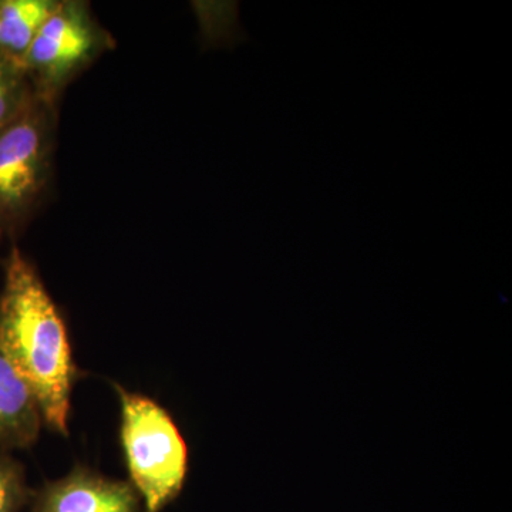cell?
Segmentation results:
<instances>
[{
    "instance_id": "11",
    "label": "cell",
    "mask_w": 512,
    "mask_h": 512,
    "mask_svg": "<svg viewBox=\"0 0 512 512\" xmlns=\"http://www.w3.org/2000/svg\"><path fill=\"white\" fill-rule=\"evenodd\" d=\"M3 235H5V234H3L2 229H0V242H2Z\"/></svg>"
},
{
    "instance_id": "6",
    "label": "cell",
    "mask_w": 512,
    "mask_h": 512,
    "mask_svg": "<svg viewBox=\"0 0 512 512\" xmlns=\"http://www.w3.org/2000/svg\"><path fill=\"white\" fill-rule=\"evenodd\" d=\"M42 426L35 397L0 346V448L32 447Z\"/></svg>"
},
{
    "instance_id": "9",
    "label": "cell",
    "mask_w": 512,
    "mask_h": 512,
    "mask_svg": "<svg viewBox=\"0 0 512 512\" xmlns=\"http://www.w3.org/2000/svg\"><path fill=\"white\" fill-rule=\"evenodd\" d=\"M35 99V89L23 67L0 56V130L18 119Z\"/></svg>"
},
{
    "instance_id": "7",
    "label": "cell",
    "mask_w": 512,
    "mask_h": 512,
    "mask_svg": "<svg viewBox=\"0 0 512 512\" xmlns=\"http://www.w3.org/2000/svg\"><path fill=\"white\" fill-rule=\"evenodd\" d=\"M60 0H0V56L22 66Z\"/></svg>"
},
{
    "instance_id": "10",
    "label": "cell",
    "mask_w": 512,
    "mask_h": 512,
    "mask_svg": "<svg viewBox=\"0 0 512 512\" xmlns=\"http://www.w3.org/2000/svg\"><path fill=\"white\" fill-rule=\"evenodd\" d=\"M30 497L25 468L10 451L0 448V512H23Z\"/></svg>"
},
{
    "instance_id": "4",
    "label": "cell",
    "mask_w": 512,
    "mask_h": 512,
    "mask_svg": "<svg viewBox=\"0 0 512 512\" xmlns=\"http://www.w3.org/2000/svg\"><path fill=\"white\" fill-rule=\"evenodd\" d=\"M116 40L89 2L60 0L23 60L37 97L56 104L70 83L93 66Z\"/></svg>"
},
{
    "instance_id": "5",
    "label": "cell",
    "mask_w": 512,
    "mask_h": 512,
    "mask_svg": "<svg viewBox=\"0 0 512 512\" xmlns=\"http://www.w3.org/2000/svg\"><path fill=\"white\" fill-rule=\"evenodd\" d=\"M29 507L30 512H143L130 481L113 480L84 466L32 491Z\"/></svg>"
},
{
    "instance_id": "1",
    "label": "cell",
    "mask_w": 512,
    "mask_h": 512,
    "mask_svg": "<svg viewBox=\"0 0 512 512\" xmlns=\"http://www.w3.org/2000/svg\"><path fill=\"white\" fill-rule=\"evenodd\" d=\"M0 346L35 397L43 424L69 436L74 362L62 312L32 262L10 249L0 292Z\"/></svg>"
},
{
    "instance_id": "2",
    "label": "cell",
    "mask_w": 512,
    "mask_h": 512,
    "mask_svg": "<svg viewBox=\"0 0 512 512\" xmlns=\"http://www.w3.org/2000/svg\"><path fill=\"white\" fill-rule=\"evenodd\" d=\"M120 399V439L130 483L143 512L177 500L188 476V447L173 417L144 394L114 384Z\"/></svg>"
},
{
    "instance_id": "3",
    "label": "cell",
    "mask_w": 512,
    "mask_h": 512,
    "mask_svg": "<svg viewBox=\"0 0 512 512\" xmlns=\"http://www.w3.org/2000/svg\"><path fill=\"white\" fill-rule=\"evenodd\" d=\"M57 106L36 96L0 130V229L12 234L29 220L53 175Z\"/></svg>"
},
{
    "instance_id": "8",
    "label": "cell",
    "mask_w": 512,
    "mask_h": 512,
    "mask_svg": "<svg viewBox=\"0 0 512 512\" xmlns=\"http://www.w3.org/2000/svg\"><path fill=\"white\" fill-rule=\"evenodd\" d=\"M204 49H234L247 40L238 2H192Z\"/></svg>"
}]
</instances>
